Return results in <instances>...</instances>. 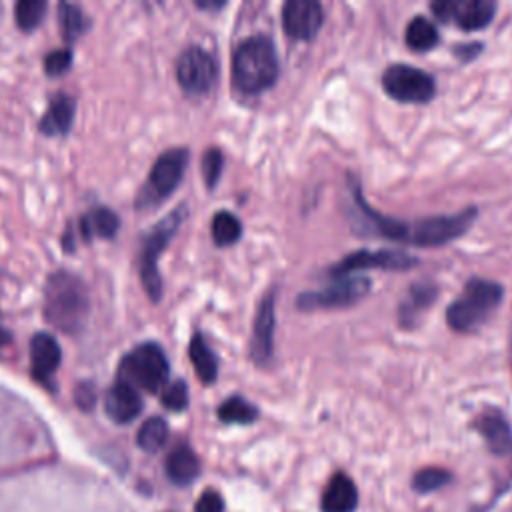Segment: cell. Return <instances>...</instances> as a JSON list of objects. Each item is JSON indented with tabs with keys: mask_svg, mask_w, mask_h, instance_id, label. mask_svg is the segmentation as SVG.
<instances>
[{
	"mask_svg": "<svg viewBox=\"0 0 512 512\" xmlns=\"http://www.w3.org/2000/svg\"><path fill=\"white\" fill-rule=\"evenodd\" d=\"M278 54L268 36H250L232 54V80L244 94H260L278 78Z\"/></svg>",
	"mask_w": 512,
	"mask_h": 512,
	"instance_id": "6da1fadb",
	"label": "cell"
},
{
	"mask_svg": "<svg viewBox=\"0 0 512 512\" xmlns=\"http://www.w3.org/2000/svg\"><path fill=\"white\" fill-rule=\"evenodd\" d=\"M88 292L80 278L56 272L46 284L44 314L48 322L64 332H78L88 318Z\"/></svg>",
	"mask_w": 512,
	"mask_h": 512,
	"instance_id": "7a4b0ae2",
	"label": "cell"
},
{
	"mask_svg": "<svg viewBox=\"0 0 512 512\" xmlns=\"http://www.w3.org/2000/svg\"><path fill=\"white\" fill-rule=\"evenodd\" d=\"M502 296V286L492 280H468L464 292L446 310L448 326L456 332H472L480 328L488 320V316L498 308Z\"/></svg>",
	"mask_w": 512,
	"mask_h": 512,
	"instance_id": "3957f363",
	"label": "cell"
},
{
	"mask_svg": "<svg viewBox=\"0 0 512 512\" xmlns=\"http://www.w3.org/2000/svg\"><path fill=\"white\" fill-rule=\"evenodd\" d=\"M120 374L122 380L130 382L132 386L146 392H156L168 380V358L158 344L146 342L124 356L120 362Z\"/></svg>",
	"mask_w": 512,
	"mask_h": 512,
	"instance_id": "277c9868",
	"label": "cell"
},
{
	"mask_svg": "<svg viewBox=\"0 0 512 512\" xmlns=\"http://www.w3.org/2000/svg\"><path fill=\"white\" fill-rule=\"evenodd\" d=\"M186 216L184 206H178L172 214H168L164 220L158 222V226L148 234L142 250H140V278L142 284L150 296V300H158L162 292V280L158 274V258L178 226L182 224V218Z\"/></svg>",
	"mask_w": 512,
	"mask_h": 512,
	"instance_id": "5b68a950",
	"label": "cell"
},
{
	"mask_svg": "<svg viewBox=\"0 0 512 512\" xmlns=\"http://www.w3.org/2000/svg\"><path fill=\"white\" fill-rule=\"evenodd\" d=\"M186 164H188V150L184 148H172L162 156H158L140 192L138 204L140 206L156 204L166 196H170L176 190V186L182 182Z\"/></svg>",
	"mask_w": 512,
	"mask_h": 512,
	"instance_id": "8992f818",
	"label": "cell"
},
{
	"mask_svg": "<svg viewBox=\"0 0 512 512\" xmlns=\"http://www.w3.org/2000/svg\"><path fill=\"white\" fill-rule=\"evenodd\" d=\"M218 76L216 60L204 48H186L176 60V80L186 94L202 96L212 90Z\"/></svg>",
	"mask_w": 512,
	"mask_h": 512,
	"instance_id": "52a82bcc",
	"label": "cell"
},
{
	"mask_svg": "<svg viewBox=\"0 0 512 512\" xmlns=\"http://www.w3.org/2000/svg\"><path fill=\"white\" fill-rule=\"evenodd\" d=\"M370 290V280L364 276H344L338 278L334 284L314 290V292H304L298 296L296 306L300 310H330V308H342L358 302L364 298Z\"/></svg>",
	"mask_w": 512,
	"mask_h": 512,
	"instance_id": "ba28073f",
	"label": "cell"
},
{
	"mask_svg": "<svg viewBox=\"0 0 512 512\" xmlns=\"http://www.w3.org/2000/svg\"><path fill=\"white\" fill-rule=\"evenodd\" d=\"M476 218V208H466L456 214H444V216H430L424 220H418L410 228L408 240L416 246H442L458 238L464 230L470 228V224Z\"/></svg>",
	"mask_w": 512,
	"mask_h": 512,
	"instance_id": "9c48e42d",
	"label": "cell"
},
{
	"mask_svg": "<svg viewBox=\"0 0 512 512\" xmlns=\"http://www.w3.org/2000/svg\"><path fill=\"white\" fill-rule=\"evenodd\" d=\"M384 90L400 102H426L434 96V78L408 64H392L382 74Z\"/></svg>",
	"mask_w": 512,
	"mask_h": 512,
	"instance_id": "30bf717a",
	"label": "cell"
},
{
	"mask_svg": "<svg viewBox=\"0 0 512 512\" xmlns=\"http://www.w3.org/2000/svg\"><path fill=\"white\" fill-rule=\"evenodd\" d=\"M430 8L438 20L454 22L462 30L484 28L496 12V4L490 0H438Z\"/></svg>",
	"mask_w": 512,
	"mask_h": 512,
	"instance_id": "8fae6325",
	"label": "cell"
},
{
	"mask_svg": "<svg viewBox=\"0 0 512 512\" xmlns=\"http://www.w3.org/2000/svg\"><path fill=\"white\" fill-rule=\"evenodd\" d=\"M416 264V258L406 252L396 250H358L344 256L338 264L330 268V276L344 278L352 272L366 268H386V270H402Z\"/></svg>",
	"mask_w": 512,
	"mask_h": 512,
	"instance_id": "7c38bea8",
	"label": "cell"
},
{
	"mask_svg": "<svg viewBox=\"0 0 512 512\" xmlns=\"http://www.w3.org/2000/svg\"><path fill=\"white\" fill-rule=\"evenodd\" d=\"M324 10L314 0H288L282 6V26L290 38L310 40L322 26Z\"/></svg>",
	"mask_w": 512,
	"mask_h": 512,
	"instance_id": "4fadbf2b",
	"label": "cell"
},
{
	"mask_svg": "<svg viewBox=\"0 0 512 512\" xmlns=\"http://www.w3.org/2000/svg\"><path fill=\"white\" fill-rule=\"evenodd\" d=\"M274 328H276V306H274V292H268L256 312L254 320V336L250 342V354L258 364H266L272 356L274 348Z\"/></svg>",
	"mask_w": 512,
	"mask_h": 512,
	"instance_id": "5bb4252c",
	"label": "cell"
},
{
	"mask_svg": "<svg viewBox=\"0 0 512 512\" xmlns=\"http://www.w3.org/2000/svg\"><path fill=\"white\" fill-rule=\"evenodd\" d=\"M104 410H106L108 418L118 424L132 422L142 410V398H140L136 386H132L130 382H126L122 378L118 382H114L112 388L106 392Z\"/></svg>",
	"mask_w": 512,
	"mask_h": 512,
	"instance_id": "9a60e30c",
	"label": "cell"
},
{
	"mask_svg": "<svg viewBox=\"0 0 512 512\" xmlns=\"http://www.w3.org/2000/svg\"><path fill=\"white\" fill-rule=\"evenodd\" d=\"M60 344L56 342L54 336L46 332H38L30 340V366H32V376L40 382H48L52 374L60 366Z\"/></svg>",
	"mask_w": 512,
	"mask_h": 512,
	"instance_id": "2e32d148",
	"label": "cell"
},
{
	"mask_svg": "<svg viewBox=\"0 0 512 512\" xmlns=\"http://www.w3.org/2000/svg\"><path fill=\"white\" fill-rule=\"evenodd\" d=\"M322 512H354L358 506L356 484L344 474L336 472L324 488Z\"/></svg>",
	"mask_w": 512,
	"mask_h": 512,
	"instance_id": "e0dca14e",
	"label": "cell"
},
{
	"mask_svg": "<svg viewBox=\"0 0 512 512\" xmlns=\"http://www.w3.org/2000/svg\"><path fill=\"white\" fill-rule=\"evenodd\" d=\"M476 428L484 436L492 454L506 456L512 452V430L500 412H488L478 416Z\"/></svg>",
	"mask_w": 512,
	"mask_h": 512,
	"instance_id": "ac0fdd59",
	"label": "cell"
},
{
	"mask_svg": "<svg viewBox=\"0 0 512 512\" xmlns=\"http://www.w3.org/2000/svg\"><path fill=\"white\" fill-rule=\"evenodd\" d=\"M166 476L170 478V482H174L176 486H186L192 484L198 474H200V460L196 456V452L186 446V444H178L166 458Z\"/></svg>",
	"mask_w": 512,
	"mask_h": 512,
	"instance_id": "d6986e66",
	"label": "cell"
},
{
	"mask_svg": "<svg viewBox=\"0 0 512 512\" xmlns=\"http://www.w3.org/2000/svg\"><path fill=\"white\" fill-rule=\"evenodd\" d=\"M74 122V100L68 94H58L52 98L48 110L40 120V132L48 136H60L70 130Z\"/></svg>",
	"mask_w": 512,
	"mask_h": 512,
	"instance_id": "ffe728a7",
	"label": "cell"
},
{
	"mask_svg": "<svg viewBox=\"0 0 512 512\" xmlns=\"http://www.w3.org/2000/svg\"><path fill=\"white\" fill-rule=\"evenodd\" d=\"M120 220L118 216L104 206H96L90 212H86L80 220V228L86 240L100 236V238H112L118 232Z\"/></svg>",
	"mask_w": 512,
	"mask_h": 512,
	"instance_id": "44dd1931",
	"label": "cell"
},
{
	"mask_svg": "<svg viewBox=\"0 0 512 512\" xmlns=\"http://www.w3.org/2000/svg\"><path fill=\"white\" fill-rule=\"evenodd\" d=\"M190 360L194 364V370H196L198 378L204 384H210V382L216 380L218 360H216L214 352L210 350V346L206 344V340L202 338V334H194V338L190 342Z\"/></svg>",
	"mask_w": 512,
	"mask_h": 512,
	"instance_id": "7402d4cb",
	"label": "cell"
},
{
	"mask_svg": "<svg viewBox=\"0 0 512 512\" xmlns=\"http://www.w3.org/2000/svg\"><path fill=\"white\" fill-rule=\"evenodd\" d=\"M406 44L418 52L434 48L438 44L436 26L424 16H414L406 26Z\"/></svg>",
	"mask_w": 512,
	"mask_h": 512,
	"instance_id": "603a6c76",
	"label": "cell"
},
{
	"mask_svg": "<svg viewBox=\"0 0 512 512\" xmlns=\"http://www.w3.org/2000/svg\"><path fill=\"white\" fill-rule=\"evenodd\" d=\"M436 296V288L430 284H414L408 298L400 304V322L408 324L416 320V316L432 304Z\"/></svg>",
	"mask_w": 512,
	"mask_h": 512,
	"instance_id": "cb8c5ba5",
	"label": "cell"
},
{
	"mask_svg": "<svg viewBox=\"0 0 512 512\" xmlns=\"http://www.w3.org/2000/svg\"><path fill=\"white\" fill-rule=\"evenodd\" d=\"M168 440V424L164 418H148L138 434H136V444L144 450V452H158Z\"/></svg>",
	"mask_w": 512,
	"mask_h": 512,
	"instance_id": "d4e9b609",
	"label": "cell"
},
{
	"mask_svg": "<svg viewBox=\"0 0 512 512\" xmlns=\"http://www.w3.org/2000/svg\"><path fill=\"white\" fill-rule=\"evenodd\" d=\"M256 416H258L256 406L240 396H232L218 406V418L228 424H248V422H254Z\"/></svg>",
	"mask_w": 512,
	"mask_h": 512,
	"instance_id": "484cf974",
	"label": "cell"
},
{
	"mask_svg": "<svg viewBox=\"0 0 512 512\" xmlns=\"http://www.w3.org/2000/svg\"><path fill=\"white\" fill-rule=\"evenodd\" d=\"M210 230H212V240H214L216 246H230V244H234V242L240 238V234H242L240 220H238L234 214L226 212V210L214 214Z\"/></svg>",
	"mask_w": 512,
	"mask_h": 512,
	"instance_id": "4316f807",
	"label": "cell"
},
{
	"mask_svg": "<svg viewBox=\"0 0 512 512\" xmlns=\"http://www.w3.org/2000/svg\"><path fill=\"white\" fill-rule=\"evenodd\" d=\"M46 14V2L44 0H20L14 8L16 24L20 30L30 32L34 30Z\"/></svg>",
	"mask_w": 512,
	"mask_h": 512,
	"instance_id": "83f0119b",
	"label": "cell"
},
{
	"mask_svg": "<svg viewBox=\"0 0 512 512\" xmlns=\"http://www.w3.org/2000/svg\"><path fill=\"white\" fill-rule=\"evenodd\" d=\"M58 16H60V28L66 40H76L78 36L84 34L88 22L76 4H66V2L60 4Z\"/></svg>",
	"mask_w": 512,
	"mask_h": 512,
	"instance_id": "f1b7e54d",
	"label": "cell"
},
{
	"mask_svg": "<svg viewBox=\"0 0 512 512\" xmlns=\"http://www.w3.org/2000/svg\"><path fill=\"white\" fill-rule=\"evenodd\" d=\"M450 482V474L444 468H422L412 478V488L420 494H428L432 490H438Z\"/></svg>",
	"mask_w": 512,
	"mask_h": 512,
	"instance_id": "f546056e",
	"label": "cell"
},
{
	"mask_svg": "<svg viewBox=\"0 0 512 512\" xmlns=\"http://www.w3.org/2000/svg\"><path fill=\"white\" fill-rule=\"evenodd\" d=\"M162 406L172 410V412H180L188 406V386L182 380H176L172 384H168L162 392Z\"/></svg>",
	"mask_w": 512,
	"mask_h": 512,
	"instance_id": "4dcf8cb0",
	"label": "cell"
},
{
	"mask_svg": "<svg viewBox=\"0 0 512 512\" xmlns=\"http://www.w3.org/2000/svg\"><path fill=\"white\" fill-rule=\"evenodd\" d=\"M220 172H222V152L216 148L206 150V154L202 156V174L208 188L216 186Z\"/></svg>",
	"mask_w": 512,
	"mask_h": 512,
	"instance_id": "1f68e13d",
	"label": "cell"
},
{
	"mask_svg": "<svg viewBox=\"0 0 512 512\" xmlns=\"http://www.w3.org/2000/svg\"><path fill=\"white\" fill-rule=\"evenodd\" d=\"M72 64V52L70 50H52L46 58H44V70L50 76H58L64 74Z\"/></svg>",
	"mask_w": 512,
	"mask_h": 512,
	"instance_id": "d6a6232c",
	"label": "cell"
},
{
	"mask_svg": "<svg viewBox=\"0 0 512 512\" xmlns=\"http://www.w3.org/2000/svg\"><path fill=\"white\" fill-rule=\"evenodd\" d=\"M194 512H224V500L216 490H206L196 500Z\"/></svg>",
	"mask_w": 512,
	"mask_h": 512,
	"instance_id": "836d02e7",
	"label": "cell"
},
{
	"mask_svg": "<svg viewBox=\"0 0 512 512\" xmlns=\"http://www.w3.org/2000/svg\"><path fill=\"white\" fill-rule=\"evenodd\" d=\"M76 402H78V406H80L82 410L92 408V404H94V392H92V388L86 386V384H82V386L76 390Z\"/></svg>",
	"mask_w": 512,
	"mask_h": 512,
	"instance_id": "e575fe53",
	"label": "cell"
},
{
	"mask_svg": "<svg viewBox=\"0 0 512 512\" xmlns=\"http://www.w3.org/2000/svg\"><path fill=\"white\" fill-rule=\"evenodd\" d=\"M8 342H10V332L0 326V346H2V344H8Z\"/></svg>",
	"mask_w": 512,
	"mask_h": 512,
	"instance_id": "d590c367",
	"label": "cell"
}]
</instances>
